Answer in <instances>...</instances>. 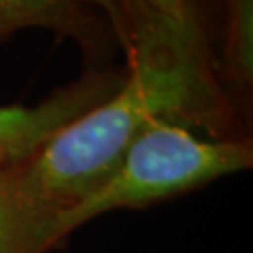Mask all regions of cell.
I'll list each match as a JSON object with an SVG mask.
<instances>
[{
	"mask_svg": "<svg viewBox=\"0 0 253 253\" xmlns=\"http://www.w3.org/2000/svg\"><path fill=\"white\" fill-rule=\"evenodd\" d=\"M107 21L117 47L178 38L216 15V0H83Z\"/></svg>",
	"mask_w": 253,
	"mask_h": 253,
	"instance_id": "cell-5",
	"label": "cell"
},
{
	"mask_svg": "<svg viewBox=\"0 0 253 253\" xmlns=\"http://www.w3.org/2000/svg\"><path fill=\"white\" fill-rule=\"evenodd\" d=\"M214 27L124 51L126 77L117 90L15 167L42 210L58 219L84 199L111 174L141 129L158 118L210 139L253 141V127L238 117L217 81Z\"/></svg>",
	"mask_w": 253,
	"mask_h": 253,
	"instance_id": "cell-1",
	"label": "cell"
},
{
	"mask_svg": "<svg viewBox=\"0 0 253 253\" xmlns=\"http://www.w3.org/2000/svg\"><path fill=\"white\" fill-rule=\"evenodd\" d=\"M217 81L253 127V0H216Z\"/></svg>",
	"mask_w": 253,
	"mask_h": 253,
	"instance_id": "cell-6",
	"label": "cell"
},
{
	"mask_svg": "<svg viewBox=\"0 0 253 253\" xmlns=\"http://www.w3.org/2000/svg\"><path fill=\"white\" fill-rule=\"evenodd\" d=\"M253 167V141L210 139L172 120H152L98 188L56 219V242L117 210L176 199Z\"/></svg>",
	"mask_w": 253,
	"mask_h": 253,
	"instance_id": "cell-2",
	"label": "cell"
},
{
	"mask_svg": "<svg viewBox=\"0 0 253 253\" xmlns=\"http://www.w3.org/2000/svg\"><path fill=\"white\" fill-rule=\"evenodd\" d=\"M27 28L73 42L86 68L111 66L118 49L107 21L83 0H0V42Z\"/></svg>",
	"mask_w": 253,
	"mask_h": 253,
	"instance_id": "cell-4",
	"label": "cell"
},
{
	"mask_svg": "<svg viewBox=\"0 0 253 253\" xmlns=\"http://www.w3.org/2000/svg\"><path fill=\"white\" fill-rule=\"evenodd\" d=\"M56 219L27 193L15 167L0 169V253H51Z\"/></svg>",
	"mask_w": 253,
	"mask_h": 253,
	"instance_id": "cell-7",
	"label": "cell"
},
{
	"mask_svg": "<svg viewBox=\"0 0 253 253\" xmlns=\"http://www.w3.org/2000/svg\"><path fill=\"white\" fill-rule=\"evenodd\" d=\"M124 77L126 68L117 64L86 68L36 105H0V169L28 162L64 126L107 100Z\"/></svg>",
	"mask_w": 253,
	"mask_h": 253,
	"instance_id": "cell-3",
	"label": "cell"
}]
</instances>
